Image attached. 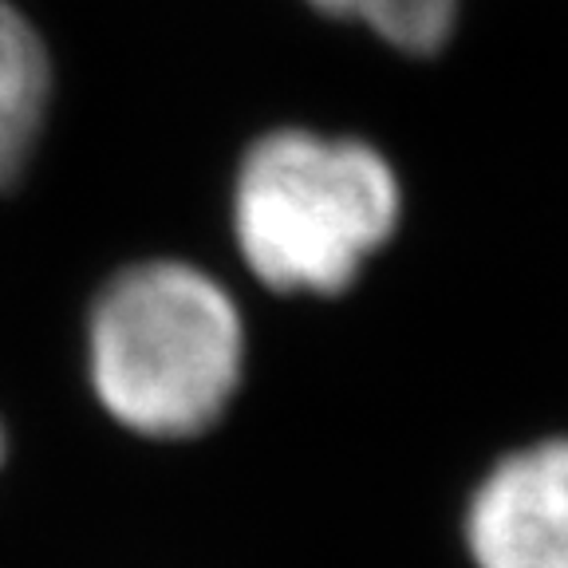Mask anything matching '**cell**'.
Here are the masks:
<instances>
[{
    "label": "cell",
    "instance_id": "1",
    "mask_svg": "<svg viewBox=\"0 0 568 568\" xmlns=\"http://www.w3.org/2000/svg\"><path fill=\"white\" fill-rule=\"evenodd\" d=\"M245 364L241 312L182 261H142L106 281L88 320V375L115 423L190 438L222 418Z\"/></svg>",
    "mask_w": 568,
    "mask_h": 568
},
{
    "label": "cell",
    "instance_id": "2",
    "mask_svg": "<svg viewBox=\"0 0 568 568\" xmlns=\"http://www.w3.org/2000/svg\"><path fill=\"white\" fill-rule=\"evenodd\" d=\"M395 225V170L364 142L273 131L241 162L233 233L273 293H339Z\"/></svg>",
    "mask_w": 568,
    "mask_h": 568
},
{
    "label": "cell",
    "instance_id": "3",
    "mask_svg": "<svg viewBox=\"0 0 568 568\" xmlns=\"http://www.w3.org/2000/svg\"><path fill=\"white\" fill-rule=\"evenodd\" d=\"M478 568H568V438L497 462L466 517Z\"/></svg>",
    "mask_w": 568,
    "mask_h": 568
},
{
    "label": "cell",
    "instance_id": "4",
    "mask_svg": "<svg viewBox=\"0 0 568 568\" xmlns=\"http://www.w3.org/2000/svg\"><path fill=\"white\" fill-rule=\"evenodd\" d=\"M52 106V60L32 20L0 0V190L17 186L32 162Z\"/></svg>",
    "mask_w": 568,
    "mask_h": 568
},
{
    "label": "cell",
    "instance_id": "5",
    "mask_svg": "<svg viewBox=\"0 0 568 568\" xmlns=\"http://www.w3.org/2000/svg\"><path fill=\"white\" fill-rule=\"evenodd\" d=\"M454 12L458 0H355L352 17L403 52H435L450 36Z\"/></svg>",
    "mask_w": 568,
    "mask_h": 568
},
{
    "label": "cell",
    "instance_id": "6",
    "mask_svg": "<svg viewBox=\"0 0 568 568\" xmlns=\"http://www.w3.org/2000/svg\"><path fill=\"white\" fill-rule=\"evenodd\" d=\"M316 9H324V12H332V17H352V4L355 0H312Z\"/></svg>",
    "mask_w": 568,
    "mask_h": 568
},
{
    "label": "cell",
    "instance_id": "7",
    "mask_svg": "<svg viewBox=\"0 0 568 568\" xmlns=\"http://www.w3.org/2000/svg\"><path fill=\"white\" fill-rule=\"evenodd\" d=\"M0 462H4V430H0Z\"/></svg>",
    "mask_w": 568,
    "mask_h": 568
}]
</instances>
